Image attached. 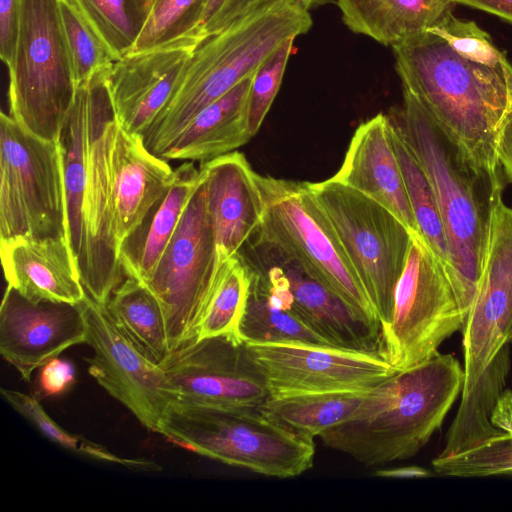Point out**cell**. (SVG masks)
<instances>
[{
  "instance_id": "41",
  "label": "cell",
  "mask_w": 512,
  "mask_h": 512,
  "mask_svg": "<svg viewBox=\"0 0 512 512\" xmlns=\"http://www.w3.org/2000/svg\"><path fill=\"white\" fill-rule=\"evenodd\" d=\"M496 151L500 167L512 182V113L500 131Z\"/></svg>"
},
{
  "instance_id": "35",
  "label": "cell",
  "mask_w": 512,
  "mask_h": 512,
  "mask_svg": "<svg viewBox=\"0 0 512 512\" xmlns=\"http://www.w3.org/2000/svg\"><path fill=\"white\" fill-rule=\"evenodd\" d=\"M208 1L153 0L146 24L130 53L163 48L183 40L192 42L191 36Z\"/></svg>"
},
{
  "instance_id": "18",
  "label": "cell",
  "mask_w": 512,
  "mask_h": 512,
  "mask_svg": "<svg viewBox=\"0 0 512 512\" xmlns=\"http://www.w3.org/2000/svg\"><path fill=\"white\" fill-rule=\"evenodd\" d=\"M195 48L183 40L129 53L110 66L108 87L115 119L122 128L143 139L172 100Z\"/></svg>"
},
{
  "instance_id": "9",
  "label": "cell",
  "mask_w": 512,
  "mask_h": 512,
  "mask_svg": "<svg viewBox=\"0 0 512 512\" xmlns=\"http://www.w3.org/2000/svg\"><path fill=\"white\" fill-rule=\"evenodd\" d=\"M370 302L381 331L391 322L412 233L385 206L335 178L310 183Z\"/></svg>"
},
{
  "instance_id": "28",
  "label": "cell",
  "mask_w": 512,
  "mask_h": 512,
  "mask_svg": "<svg viewBox=\"0 0 512 512\" xmlns=\"http://www.w3.org/2000/svg\"><path fill=\"white\" fill-rule=\"evenodd\" d=\"M510 366L507 345L495 356L472 389L462 396L444 449L438 456L464 452L501 433L492 423V414L504 392Z\"/></svg>"
},
{
  "instance_id": "19",
  "label": "cell",
  "mask_w": 512,
  "mask_h": 512,
  "mask_svg": "<svg viewBox=\"0 0 512 512\" xmlns=\"http://www.w3.org/2000/svg\"><path fill=\"white\" fill-rule=\"evenodd\" d=\"M204 174L206 205L212 222L220 265L238 254L257 233L263 200L245 155L233 151L200 166Z\"/></svg>"
},
{
  "instance_id": "31",
  "label": "cell",
  "mask_w": 512,
  "mask_h": 512,
  "mask_svg": "<svg viewBox=\"0 0 512 512\" xmlns=\"http://www.w3.org/2000/svg\"><path fill=\"white\" fill-rule=\"evenodd\" d=\"M501 433L451 456H437L434 471L449 477L512 476V390H504L492 414Z\"/></svg>"
},
{
  "instance_id": "5",
  "label": "cell",
  "mask_w": 512,
  "mask_h": 512,
  "mask_svg": "<svg viewBox=\"0 0 512 512\" xmlns=\"http://www.w3.org/2000/svg\"><path fill=\"white\" fill-rule=\"evenodd\" d=\"M158 433L204 457L280 479L309 470L315 455L313 441L275 423L258 407L174 400Z\"/></svg>"
},
{
  "instance_id": "14",
  "label": "cell",
  "mask_w": 512,
  "mask_h": 512,
  "mask_svg": "<svg viewBox=\"0 0 512 512\" xmlns=\"http://www.w3.org/2000/svg\"><path fill=\"white\" fill-rule=\"evenodd\" d=\"M461 331L464 396L512 343V208L502 197L492 210L481 274Z\"/></svg>"
},
{
  "instance_id": "34",
  "label": "cell",
  "mask_w": 512,
  "mask_h": 512,
  "mask_svg": "<svg viewBox=\"0 0 512 512\" xmlns=\"http://www.w3.org/2000/svg\"><path fill=\"white\" fill-rule=\"evenodd\" d=\"M2 398L19 414L32 423L50 441L72 452L95 460L113 462L136 471H159L161 466L143 458H123L105 447L93 443L82 436L74 435L61 428L46 413L37 398L7 388L0 389Z\"/></svg>"
},
{
  "instance_id": "1",
  "label": "cell",
  "mask_w": 512,
  "mask_h": 512,
  "mask_svg": "<svg viewBox=\"0 0 512 512\" xmlns=\"http://www.w3.org/2000/svg\"><path fill=\"white\" fill-rule=\"evenodd\" d=\"M392 49L403 89L477 165L500 175L497 141L512 113L506 53L476 22L451 11Z\"/></svg>"
},
{
  "instance_id": "38",
  "label": "cell",
  "mask_w": 512,
  "mask_h": 512,
  "mask_svg": "<svg viewBox=\"0 0 512 512\" xmlns=\"http://www.w3.org/2000/svg\"><path fill=\"white\" fill-rule=\"evenodd\" d=\"M277 0H209L191 41L197 46L236 21Z\"/></svg>"
},
{
  "instance_id": "4",
  "label": "cell",
  "mask_w": 512,
  "mask_h": 512,
  "mask_svg": "<svg viewBox=\"0 0 512 512\" xmlns=\"http://www.w3.org/2000/svg\"><path fill=\"white\" fill-rule=\"evenodd\" d=\"M311 26L309 10L297 0H277L198 44L172 100L144 135L145 146L162 158L197 113L254 73L283 41Z\"/></svg>"
},
{
  "instance_id": "44",
  "label": "cell",
  "mask_w": 512,
  "mask_h": 512,
  "mask_svg": "<svg viewBox=\"0 0 512 512\" xmlns=\"http://www.w3.org/2000/svg\"><path fill=\"white\" fill-rule=\"evenodd\" d=\"M305 9L310 10L325 4L331 3L333 0H297Z\"/></svg>"
},
{
  "instance_id": "29",
  "label": "cell",
  "mask_w": 512,
  "mask_h": 512,
  "mask_svg": "<svg viewBox=\"0 0 512 512\" xmlns=\"http://www.w3.org/2000/svg\"><path fill=\"white\" fill-rule=\"evenodd\" d=\"M367 392L268 396L258 409L275 423L314 442L315 437L350 419L362 404Z\"/></svg>"
},
{
  "instance_id": "42",
  "label": "cell",
  "mask_w": 512,
  "mask_h": 512,
  "mask_svg": "<svg viewBox=\"0 0 512 512\" xmlns=\"http://www.w3.org/2000/svg\"><path fill=\"white\" fill-rule=\"evenodd\" d=\"M474 9L493 14L512 24V0H452Z\"/></svg>"
},
{
  "instance_id": "25",
  "label": "cell",
  "mask_w": 512,
  "mask_h": 512,
  "mask_svg": "<svg viewBox=\"0 0 512 512\" xmlns=\"http://www.w3.org/2000/svg\"><path fill=\"white\" fill-rule=\"evenodd\" d=\"M200 179V169L192 162L174 170V179L168 190L120 245L118 260L126 277L142 283L148 281Z\"/></svg>"
},
{
  "instance_id": "10",
  "label": "cell",
  "mask_w": 512,
  "mask_h": 512,
  "mask_svg": "<svg viewBox=\"0 0 512 512\" xmlns=\"http://www.w3.org/2000/svg\"><path fill=\"white\" fill-rule=\"evenodd\" d=\"M65 237L67 218L58 141L41 139L0 114V242Z\"/></svg>"
},
{
  "instance_id": "17",
  "label": "cell",
  "mask_w": 512,
  "mask_h": 512,
  "mask_svg": "<svg viewBox=\"0 0 512 512\" xmlns=\"http://www.w3.org/2000/svg\"><path fill=\"white\" fill-rule=\"evenodd\" d=\"M83 343L86 326L79 303L35 302L7 285L0 307V353L24 380L66 349Z\"/></svg>"
},
{
  "instance_id": "21",
  "label": "cell",
  "mask_w": 512,
  "mask_h": 512,
  "mask_svg": "<svg viewBox=\"0 0 512 512\" xmlns=\"http://www.w3.org/2000/svg\"><path fill=\"white\" fill-rule=\"evenodd\" d=\"M250 249L248 257L241 253L251 272L246 307L239 327L241 340L244 343L331 345L299 315L279 266L255 245Z\"/></svg>"
},
{
  "instance_id": "32",
  "label": "cell",
  "mask_w": 512,
  "mask_h": 512,
  "mask_svg": "<svg viewBox=\"0 0 512 512\" xmlns=\"http://www.w3.org/2000/svg\"><path fill=\"white\" fill-rule=\"evenodd\" d=\"M251 272L239 252L225 261L194 340L228 337L243 342L239 327L245 311Z\"/></svg>"
},
{
  "instance_id": "16",
  "label": "cell",
  "mask_w": 512,
  "mask_h": 512,
  "mask_svg": "<svg viewBox=\"0 0 512 512\" xmlns=\"http://www.w3.org/2000/svg\"><path fill=\"white\" fill-rule=\"evenodd\" d=\"M161 366L177 401L258 407L269 396L245 343L228 337L192 340L172 351Z\"/></svg>"
},
{
  "instance_id": "40",
  "label": "cell",
  "mask_w": 512,
  "mask_h": 512,
  "mask_svg": "<svg viewBox=\"0 0 512 512\" xmlns=\"http://www.w3.org/2000/svg\"><path fill=\"white\" fill-rule=\"evenodd\" d=\"M22 0H0V57L10 65L17 44Z\"/></svg>"
},
{
  "instance_id": "23",
  "label": "cell",
  "mask_w": 512,
  "mask_h": 512,
  "mask_svg": "<svg viewBox=\"0 0 512 512\" xmlns=\"http://www.w3.org/2000/svg\"><path fill=\"white\" fill-rule=\"evenodd\" d=\"M258 247L283 272L302 319L331 345L379 352L381 332L359 319L333 292L295 263L258 242Z\"/></svg>"
},
{
  "instance_id": "36",
  "label": "cell",
  "mask_w": 512,
  "mask_h": 512,
  "mask_svg": "<svg viewBox=\"0 0 512 512\" xmlns=\"http://www.w3.org/2000/svg\"><path fill=\"white\" fill-rule=\"evenodd\" d=\"M59 6L75 81L79 87L118 59L71 0H59Z\"/></svg>"
},
{
  "instance_id": "39",
  "label": "cell",
  "mask_w": 512,
  "mask_h": 512,
  "mask_svg": "<svg viewBox=\"0 0 512 512\" xmlns=\"http://www.w3.org/2000/svg\"><path fill=\"white\" fill-rule=\"evenodd\" d=\"M75 382L74 365L55 357L41 367L38 378V395L55 396L67 391Z\"/></svg>"
},
{
  "instance_id": "2",
  "label": "cell",
  "mask_w": 512,
  "mask_h": 512,
  "mask_svg": "<svg viewBox=\"0 0 512 512\" xmlns=\"http://www.w3.org/2000/svg\"><path fill=\"white\" fill-rule=\"evenodd\" d=\"M425 171L444 224L453 269L452 287L465 321L485 255L492 210L503 184L477 165L403 89V105L388 116Z\"/></svg>"
},
{
  "instance_id": "7",
  "label": "cell",
  "mask_w": 512,
  "mask_h": 512,
  "mask_svg": "<svg viewBox=\"0 0 512 512\" xmlns=\"http://www.w3.org/2000/svg\"><path fill=\"white\" fill-rule=\"evenodd\" d=\"M174 179L166 159L153 154L142 137L108 118L90 149L85 229L96 244L124 239L142 222Z\"/></svg>"
},
{
  "instance_id": "6",
  "label": "cell",
  "mask_w": 512,
  "mask_h": 512,
  "mask_svg": "<svg viewBox=\"0 0 512 512\" xmlns=\"http://www.w3.org/2000/svg\"><path fill=\"white\" fill-rule=\"evenodd\" d=\"M256 179L264 208L255 241L295 263L381 332L377 313L317 204L310 182L259 174Z\"/></svg>"
},
{
  "instance_id": "37",
  "label": "cell",
  "mask_w": 512,
  "mask_h": 512,
  "mask_svg": "<svg viewBox=\"0 0 512 512\" xmlns=\"http://www.w3.org/2000/svg\"><path fill=\"white\" fill-rule=\"evenodd\" d=\"M295 37L283 41L255 70L247 99V126L251 137L260 129L280 89Z\"/></svg>"
},
{
  "instance_id": "8",
  "label": "cell",
  "mask_w": 512,
  "mask_h": 512,
  "mask_svg": "<svg viewBox=\"0 0 512 512\" xmlns=\"http://www.w3.org/2000/svg\"><path fill=\"white\" fill-rule=\"evenodd\" d=\"M8 70L10 115L29 133L57 141L78 88L59 0H22Z\"/></svg>"
},
{
  "instance_id": "15",
  "label": "cell",
  "mask_w": 512,
  "mask_h": 512,
  "mask_svg": "<svg viewBox=\"0 0 512 512\" xmlns=\"http://www.w3.org/2000/svg\"><path fill=\"white\" fill-rule=\"evenodd\" d=\"M86 326L88 372L148 430L157 432L174 400L162 366L149 361L87 293L79 303Z\"/></svg>"
},
{
  "instance_id": "33",
  "label": "cell",
  "mask_w": 512,
  "mask_h": 512,
  "mask_svg": "<svg viewBox=\"0 0 512 512\" xmlns=\"http://www.w3.org/2000/svg\"><path fill=\"white\" fill-rule=\"evenodd\" d=\"M117 59L128 55L148 19L153 0H71Z\"/></svg>"
},
{
  "instance_id": "26",
  "label": "cell",
  "mask_w": 512,
  "mask_h": 512,
  "mask_svg": "<svg viewBox=\"0 0 512 512\" xmlns=\"http://www.w3.org/2000/svg\"><path fill=\"white\" fill-rule=\"evenodd\" d=\"M344 24L354 33L394 46L436 25L452 0H336Z\"/></svg>"
},
{
  "instance_id": "43",
  "label": "cell",
  "mask_w": 512,
  "mask_h": 512,
  "mask_svg": "<svg viewBox=\"0 0 512 512\" xmlns=\"http://www.w3.org/2000/svg\"><path fill=\"white\" fill-rule=\"evenodd\" d=\"M374 475L385 478H422L429 476L430 473L418 466H405L376 470Z\"/></svg>"
},
{
  "instance_id": "20",
  "label": "cell",
  "mask_w": 512,
  "mask_h": 512,
  "mask_svg": "<svg viewBox=\"0 0 512 512\" xmlns=\"http://www.w3.org/2000/svg\"><path fill=\"white\" fill-rule=\"evenodd\" d=\"M333 178L373 198L412 234H419L391 142L387 115L378 113L357 127Z\"/></svg>"
},
{
  "instance_id": "13",
  "label": "cell",
  "mask_w": 512,
  "mask_h": 512,
  "mask_svg": "<svg viewBox=\"0 0 512 512\" xmlns=\"http://www.w3.org/2000/svg\"><path fill=\"white\" fill-rule=\"evenodd\" d=\"M245 348L269 396L366 392L397 372L379 352L296 342Z\"/></svg>"
},
{
  "instance_id": "12",
  "label": "cell",
  "mask_w": 512,
  "mask_h": 512,
  "mask_svg": "<svg viewBox=\"0 0 512 512\" xmlns=\"http://www.w3.org/2000/svg\"><path fill=\"white\" fill-rule=\"evenodd\" d=\"M463 324L443 265L421 235L412 234L392 320L381 331V355L396 371L405 370L435 354Z\"/></svg>"
},
{
  "instance_id": "27",
  "label": "cell",
  "mask_w": 512,
  "mask_h": 512,
  "mask_svg": "<svg viewBox=\"0 0 512 512\" xmlns=\"http://www.w3.org/2000/svg\"><path fill=\"white\" fill-rule=\"evenodd\" d=\"M117 328L149 361L162 365L170 354L162 307L139 280L126 277L104 305Z\"/></svg>"
},
{
  "instance_id": "30",
  "label": "cell",
  "mask_w": 512,
  "mask_h": 512,
  "mask_svg": "<svg viewBox=\"0 0 512 512\" xmlns=\"http://www.w3.org/2000/svg\"><path fill=\"white\" fill-rule=\"evenodd\" d=\"M390 138L419 234L437 256L452 283L453 269L446 232L431 183L406 139L391 120Z\"/></svg>"
},
{
  "instance_id": "24",
  "label": "cell",
  "mask_w": 512,
  "mask_h": 512,
  "mask_svg": "<svg viewBox=\"0 0 512 512\" xmlns=\"http://www.w3.org/2000/svg\"><path fill=\"white\" fill-rule=\"evenodd\" d=\"M253 74L197 113L162 158L203 163L246 144L252 138L247 126V99Z\"/></svg>"
},
{
  "instance_id": "11",
  "label": "cell",
  "mask_w": 512,
  "mask_h": 512,
  "mask_svg": "<svg viewBox=\"0 0 512 512\" xmlns=\"http://www.w3.org/2000/svg\"><path fill=\"white\" fill-rule=\"evenodd\" d=\"M200 172L172 238L144 283L162 307L170 353L195 339L222 266Z\"/></svg>"
},
{
  "instance_id": "22",
  "label": "cell",
  "mask_w": 512,
  "mask_h": 512,
  "mask_svg": "<svg viewBox=\"0 0 512 512\" xmlns=\"http://www.w3.org/2000/svg\"><path fill=\"white\" fill-rule=\"evenodd\" d=\"M0 255L7 285L32 301L78 304L86 295L65 237L0 242Z\"/></svg>"
},
{
  "instance_id": "3",
  "label": "cell",
  "mask_w": 512,
  "mask_h": 512,
  "mask_svg": "<svg viewBox=\"0 0 512 512\" xmlns=\"http://www.w3.org/2000/svg\"><path fill=\"white\" fill-rule=\"evenodd\" d=\"M463 384L459 361L437 351L369 390L350 419L319 437L366 467L409 459L442 426Z\"/></svg>"
}]
</instances>
